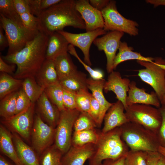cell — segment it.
I'll list each match as a JSON object with an SVG mask.
<instances>
[{
	"label": "cell",
	"instance_id": "obj_54",
	"mask_svg": "<svg viewBox=\"0 0 165 165\" xmlns=\"http://www.w3.org/2000/svg\"><path fill=\"white\" fill-rule=\"evenodd\" d=\"M158 152L160 154L165 156V148L160 146L158 149Z\"/></svg>",
	"mask_w": 165,
	"mask_h": 165
},
{
	"label": "cell",
	"instance_id": "obj_19",
	"mask_svg": "<svg viewBox=\"0 0 165 165\" xmlns=\"http://www.w3.org/2000/svg\"><path fill=\"white\" fill-rule=\"evenodd\" d=\"M37 102L41 118L47 124L56 128L59 120L60 111L50 101L44 92Z\"/></svg>",
	"mask_w": 165,
	"mask_h": 165
},
{
	"label": "cell",
	"instance_id": "obj_7",
	"mask_svg": "<svg viewBox=\"0 0 165 165\" xmlns=\"http://www.w3.org/2000/svg\"><path fill=\"white\" fill-rule=\"evenodd\" d=\"M101 12L104 21L103 29L106 31H116L134 36L138 34V24L121 15L117 10L116 1L110 0Z\"/></svg>",
	"mask_w": 165,
	"mask_h": 165
},
{
	"label": "cell",
	"instance_id": "obj_20",
	"mask_svg": "<svg viewBox=\"0 0 165 165\" xmlns=\"http://www.w3.org/2000/svg\"><path fill=\"white\" fill-rule=\"evenodd\" d=\"M105 81L104 79L95 80L91 78H88L87 80L88 88L91 91L93 96L100 106V114L97 126L98 127H101L105 114L114 104L108 101L104 95V86Z\"/></svg>",
	"mask_w": 165,
	"mask_h": 165
},
{
	"label": "cell",
	"instance_id": "obj_29",
	"mask_svg": "<svg viewBox=\"0 0 165 165\" xmlns=\"http://www.w3.org/2000/svg\"><path fill=\"white\" fill-rule=\"evenodd\" d=\"M100 131L95 129L74 131L72 145L81 146L88 144H95L98 140Z\"/></svg>",
	"mask_w": 165,
	"mask_h": 165
},
{
	"label": "cell",
	"instance_id": "obj_48",
	"mask_svg": "<svg viewBox=\"0 0 165 165\" xmlns=\"http://www.w3.org/2000/svg\"><path fill=\"white\" fill-rule=\"evenodd\" d=\"M109 0H90V5L96 9L101 11L109 2Z\"/></svg>",
	"mask_w": 165,
	"mask_h": 165
},
{
	"label": "cell",
	"instance_id": "obj_45",
	"mask_svg": "<svg viewBox=\"0 0 165 165\" xmlns=\"http://www.w3.org/2000/svg\"><path fill=\"white\" fill-rule=\"evenodd\" d=\"M12 2L14 6L20 15L26 12H30L27 0H12Z\"/></svg>",
	"mask_w": 165,
	"mask_h": 165
},
{
	"label": "cell",
	"instance_id": "obj_16",
	"mask_svg": "<svg viewBox=\"0 0 165 165\" xmlns=\"http://www.w3.org/2000/svg\"><path fill=\"white\" fill-rule=\"evenodd\" d=\"M128 93L126 98L127 106L138 104L149 105L157 108L161 107L160 101L155 91L150 94L146 93L144 89L138 87L135 81L130 82Z\"/></svg>",
	"mask_w": 165,
	"mask_h": 165
},
{
	"label": "cell",
	"instance_id": "obj_31",
	"mask_svg": "<svg viewBox=\"0 0 165 165\" xmlns=\"http://www.w3.org/2000/svg\"><path fill=\"white\" fill-rule=\"evenodd\" d=\"M17 91L7 95L0 102V116L4 119H10L15 115Z\"/></svg>",
	"mask_w": 165,
	"mask_h": 165
},
{
	"label": "cell",
	"instance_id": "obj_50",
	"mask_svg": "<svg viewBox=\"0 0 165 165\" xmlns=\"http://www.w3.org/2000/svg\"><path fill=\"white\" fill-rule=\"evenodd\" d=\"M3 29L0 25V50H3L5 48L9 46V43L3 31Z\"/></svg>",
	"mask_w": 165,
	"mask_h": 165
},
{
	"label": "cell",
	"instance_id": "obj_14",
	"mask_svg": "<svg viewBox=\"0 0 165 165\" xmlns=\"http://www.w3.org/2000/svg\"><path fill=\"white\" fill-rule=\"evenodd\" d=\"M75 7L84 21L86 32L104 28V21L101 12L92 6L89 0H76Z\"/></svg>",
	"mask_w": 165,
	"mask_h": 165
},
{
	"label": "cell",
	"instance_id": "obj_43",
	"mask_svg": "<svg viewBox=\"0 0 165 165\" xmlns=\"http://www.w3.org/2000/svg\"><path fill=\"white\" fill-rule=\"evenodd\" d=\"M88 113L95 122L97 127L100 114V106L92 94L91 97L90 109Z\"/></svg>",
	"mask_w": 165,
	"mask_h": 165
},
{
	"label": "cell",
	"instance_id": "obj_30",
	"mask_svg": "<svg viewBox=\"0 0 165 165\" xmlns=\"http://www.w3.org/2000/svg\"><path fill=\"white\" fill-rule=\"evenodd\" d=\"M22 88L33 103L37 101L45 90L44 88L38 83L35 77L24 79Z\"/></svg>",
	"mask_w": 165,
	"mask_h": 165
},
{
	"label": "cell",
	"instance_id": "obj_26",
	"mask_svg": "<svg viewBox=\"0 0 165 165\" xmlns=\"http://www.w3.org/2000/svg\"><path fill=\"white\" fill-rule=\"evenodd\" d=\"M87 79L86 74L77 70L60 80L59 82L64 89L77 92L81 90L88 89Z\"/></svg>",
	"mask_w": 165,
	"mask_h": 165
},
{
	"label": "cell",
	"instance_id": "obj_56",
	"mask_svg": "<svg viewBox=\"0 0 165 165\" xmlns=\"http://www.w3.org/2000/svg\"><path fill=\"white\" fill-rule=\"evenodd\" d=\"M15 165H16V164H15Z\"/></svg>",
	"mask_w": 165,
	"mask_h": 165
},
{
	"label": "cell",
	"instance_id": "obj_10",
	"mask_svg": "<svg viewBox=\"0 0 165 165\" xmlns=\"http://www.w3.org/2000/svg\"><path fill=\"white\" fill-rule=\"evenodd\" d=\"M55 128L45 123L39 114L34 118L31 135L33 146L41 155L54 141Z\"/></svg>",
	"mask_w": 165,
	"mask_h": 165
},
{
	"label": "cell",
	"instance_id": "obj_12",
	"mask_svg": "<svg viewBox=\"0 0 165 165\" xmlns=\"http://www.w3.org/2000/svg\"><path fill=\"white\" fill-rule=\"evenodd\" d=\"M124 33L110 31L102 37L96 38L93 43L100 51H103L107 59L106 70L110 73L113 71V64L116 53L119 49L120 39Z\"/></svg>",
	"mask_w": 165,
	"mask_h": 165
},
{
	"label": "cell",
	"instance_id": "obj_5",
	"mask_svg": "<svg viewBox=\"0 0 165 165\" xmlns=\"http://www.w3.org/2000/svg\"><path fill=\"white\" fill-rule=\"evenodd\" d=\"M125 111L129 122L141 125L157 135L162 122L160 108L137 104L127 106Z\"/></svg>",
	"mask_w": 165,
	"mask_h": 165
},
{
	"label": "cell",
	"instance_id": "obj_21",
	"mask_svg": "<svg viewBox=\"0 0 165 165\" xmlns=\"http://www.w3.org/2000/svg\"><path fill=\"white\" fill-rule=\"evenodd\" d=\"M48 36L46 59L54 61L59 56L68 53L69 44L63 35L55 31Z\"/></svg>",
	"mask_w": 165,
	"mask_h": 165
},
{
	"label": "cell",
	"instance_id": "obj_55",
	"mask_svg": "<svg viewBox=\"0 0 165 165\" xmlns=\"http://www.w3.org/2000/svg\"><path fill=\"white\" fill-rule=\"evenodd\" d=\"M161 107L165 108V94L163 96V98L160 101Z\"/></svg>",
	"mask_w": 165,
	"mask_h": 165
},
{
	"label": "cell",
	"instance_id": "obj_38",
	"mask_svg": "<svg viewBox=\"0 0 165 165\" xmlns=\"http://www.w3.org/2000/svg\"><path fill=\"white\" fill-rule=\"evenodd\" d=\"M97 127L96 124L86 112H81L76 119L74 124V131L95 129Z\"/></svg>",
	"mask_w": 165,
	"mask_h": 165
},
{
	"label": "cell",
	"instance_id": "obj_40",
	"mask_svg": "<svg viewBox=\"0 0 165 165\" xmlns=\"http://www.w3.org/2000/svg\"><path fill=\"white\" fill-rule=\"evenodd\" d=\"M33 103L22 88L17 91L15 115L28 109Z\"/></svg>",
	"mask_w": 165,
	"mask_h": 165
},
{
	"label": "cell",
	"instance_id": "obj_8",
	"mask_svg": "<svg viewBox=\"0 0 165 165\" xmlns=\"http://www.w3.org/2000/svg\"><path fill=\"white\" fill-rule=\"evenodd\" d=\"M80 113L77 109H65L60 112L59 122L55 128L54 144L63 155L72 146L74 124Z\"/></svg>",
	"mask_w": 165,
	"mask_h": 165
},
{
	"label": "cell",
	"instance_id": "obj_53",
	"mask_svg": "<svg viewBox=\"0 0 165 165\" xmlns=\"http://www.w3.org/2000/svg\"><path fill=\"white\" fill-rule=\"evenodd\" d=\"M156 165H165V156L161 154Z\"/></svg>",
	"mask_w": 165,
	"mask_h": 165
},
{
	"label": "cell",
	"instance_id": "obj_32",
	"mask_svg": "<svg viewBox=\"0 0 165 165\" xmlns=\"http://www.w3.org/2000/svg\"><path fill=\"white\" fill-rule=\"evenodd\" d=\"M63 154L54 144L46 148L39 157L40 165H62Z\"/></svg>",
	"mask_w": 165,
	"mask_h": 165
},
{
	"label": "cell",
	"instance_id": "obj_35",
	"mask_svg": "<svg viewBox=\"0 0 165 165\" xmlns=\"http://www.w3.org/2000/svg\"><path fill=\"white\" fill-rule=\"evenodd\" d=\"M61 0H27L30 12L37 16L41 13L60 2Z\"/></svg>",
	"mask_w": 165,
	"mask_h": 165
},
{
	"label": "cell",
	"instance_id": "obj_2",
	"mask_svg": "<svg viewBox=\"0 0 165 165\" xmlns=\"http://www.w3.org/2000/svg\"><path fill=\"white\" fill-rule=\"evenodd\" d=\"M76 0H61L41 13L37 16L38 29L48 35L67 26L85 29L86 25L76 9Z\"/></svg>",
	"mask_w": 165,
	"mask_h": 165
},
{
	"label": "cell",
	"instance_id": "obj_27",
	"mask_svg": "<svg viewBox=\"0 0 165 165\" xmlns=\"http://www.w3.org/2000/svg\"><path fill=\"white\" fill-rule=\"evenodd\" d=\"M53 61L59 81L78 70L68 53L59 56Z\"/></svg>",
	"mask_w": 165,
	"mask_h": 165
},
{
	"label": "cell",
	"instance_id": "obj_4",
	"mask_svg": "<svg viewBox=\"0 0 165 165\" xmlns=\"http://www.w3.org/2000/svg\"><path fill=\"white\" fill-rule=\"evenodd\" d=\"M120 128L122 138L130 150L158 152L160 145L157 135L151 130L130 122Z\"/></svg>",
	"mask_w": 165,
	"mask_h": 165
},
{
	"label": "cell",
	"instance_id": "obj_3",
	"mask_svg": "<svg viewBox=\"0 0 165 165\" xmlns=\"http://www.w3.org/2000/svg\"><path fill=\"white\" fill-rule=\"evenodd\" d=\"M129 150L122 138L120 127L106 133L100 131L94 154L88 160L89 165H102L105 160L125 156Z\"/></svg>",
	"mask_w": 165,
	"mask_h": 165
},
{
	"label": "cell",
	"instance_id": "obj_23",
	"mask_svg": "<svg viewBox=\"0 0 165 165\" xmlns=\"http://www.w3.org/2000/svg\"><path fill=\"white\" fill-rule=\"evenodd\" d=\"M35 78L38 83L45 89L59 82L54 61L46 59Z\"/></svg>",
	"mask_w": 165,
	"mask_h": 165
},
{
	"label": "cell",
	"instance_id": "obj_22",
	"mask_svg": "<svg viewBox=\"0 0 165 165\" xmlns=\"http://www.w3.org/2000/svg\"><path fill=\"white\" fill-rule=\"evenodd\" d=\"M13 140L20 165H40L39 157L33 149L15 133Z\"/></svg>",
	"mask_w": 165,
	"mask_h": 165
},
{
	"label": "cell",
	"instance_id": "obj_13",
	"mask_svg": "<svg viewBox=\"0 0 165 165\" xmlns=\"http://www.w3.org/2000/svg\"><path fill=\"white\" fill-rule=\"evenodd\" d=\"M35 106V103H33L27 110L10 119H4L3 122L23 138L28 140L34 123Z\"/></svg>",
	"mask_w": 165,
	"mask_h": 165
},
{
	"label": "cell",
	"instance_id": "obj_36",
	"mask_svg": "<svg viewBox=\"0 0 165 165\" xmlns=\"http://www.w3.org/2000/svg\"><path fill=\"white\" fill-rule=\"evenodd\" d=\"M148 152L130 150L125 157V165H146Z\"/></svg>",
	"mask_w": 165,
	"mask_h": 165
},
{
	"label": "cell",
	"instance_id": "obj_6",
	"mask_svg": "<svg viewBox=\"0 0 165 165\" xmlns=\"http://www.w3.org/2000/svg\"><path fill=\"white\" fill-rule=\"evenodd\" d=\"M0 25L4 30L9 46L7 55L16 53L36 36L39 31H32L20 26L0 14Z\"/></svg>",
	"mask_w": 165,
	"mask_h": 165
},
{
	"label": "cell",
	"instance_id": "obj_39",
	"mask_svg": "<svg viewBox=\"0 0 165 165\" xmlns=\"http://www.w3.org/2000/svg\"><path fill=\"white\" fill-rule=\"evenodd\" d=\"M68 52L77 59L89 73L92 79L95 80H100L104 79V74L103 72L99 69H93L90 66L83 61L78 56L74 46L71 44L69 45Z\"/></svg>",
	"mask_w": 165,
	"mask_h": 165
},
{
	"label": "cell",
	"instance_id": "obj_51",
	"mask_svg": "<svg viewBox=\"0 0 165 165\" xmlns=\"http://www.w3.org/2000/svg\"><path fill=\"white\" fill-rule=\"evenodd\" d=\"M146 2L153 5L154 7H156L159 6H165V0H147Z\"/></svg>",
	"mask_w": 165,
	"mask_h": 165
},
{
	"label": "cell",
	"instance_id": "obj_11",
	"mask_svg": "<svg viewBox=\"0 0 165 165\" xmlns=\"http://www.w3.org/2000/svg\"><path fill=\"white\" fill-rule=\"evenodd\" d=\"M57 31L63 35L69 44L76 46L81 50L84 55V62L90 66L92 65L90 55L91 44L98 36L107 33L103 28L79 34L72 33L64 30Z\"/></svg>",
	"mask_w": 165,
	"mask_h": 165
},
{
	"label": "cell",
	"instance_id": "obj_52",
	"mask_svg": "<svg viewBox=\"0 0 165 165\" xmlns=\"http://www.w3.org/2000/svg\"><path fill=\"white\" fill-rule=\"evenodd\" d=\"M0 165H12L3 156L0 155Z\"/></svg>",
	"mask_w": 165,
	"mask_h": 165
},
{
	"label": "cell",
	"instance_id": "obj_28",
	"mask_svg": "<svg viewBox=\"0 0 165 165\" xmlns=\"http://www.w3.org/2000/svg\"><path fill=\"white\" fill-rule=\"evenodd\" d=\"M23 79H16L8 74L0 72V100L22 87Z\"/></svg>",
	"mask_w": 165,
	"mask_h": 165
},
{
	"label": "cell",
	"instance_id": "obj_18",
	"mask_svg": "<svg viewBox=\"0 0 165 165\" xmlns=\"http://www.w3.org/2000/svg\"><path fill=\"white\" fill-rule=\"evenodd\" d=\"M95 144H88L81 146L72 145L62 156V165H83L94 154Z\"/></svg>",
	"mask_w": 165,
	"mask_h": 165
},
{
	"label": "cell",
	"instance_id": "obj_1",
	"mask_svg": "<svg viewBox=\"0 0 165 165\" xmlns=\"http://www.w3.org/2000/svg\"><path fill=\"white\" fill-rule=\"evenodd\" d=\"M49 36L39 31L23 49L14 54L1 56L6 62L15 64L17 69L13 76L24 79L35 77L46 59Z\"/></svg>",
	"mask_w": 165,
	"mask_h": 165
},
{
	"label": "cell",
	"instance_id": "obj_17",
	"mask_svg": "<svg viewBox=\"0 0 165 165\" xmlns=\"http://www.w3.org/2000/svg\"><path fill=\"white\" fill-rule=\"evenodd\" d=\"M124 111V106L121 101L117 100L114 103L105 116L104 125L101 131L106 133L129 122Z\"/></svg>",
	"mask_w": 165,
	"mask_h": 165
},
{
	"label": "cell",
	"instance_id": "obj_33",
	"mask_svg": "<svg viewBox=\"0 0 165 165\" xmlns=\"http://www.w3.org/2000/svg\"><path fill=\"white\" fill-rule=\"evenodd\" d=\"M44 92L50 101L60 111L65 109L63 101V88L59 82L48 86Z\"/></svg>",
	"mask_w": 165,
	"mask_h": 165
},
{
	"label": "cell",
	"instance_id": "obj_47",
	"mask_svg": "<svg viewBox=\"0 0 165 165\" xmlns=\"http://www.w3.org/2000/svg\"><path fill=\"white\" fill-rule=\"evenodd\" d=\"M160 155L158 152H148L146 165H156Z\"/></svg>",
	"mask_w": 165,
	"mask_h": 165
},
{
	"label": "cell",
	"instance_id": "obj_24",
	"mask_svg": "<svg viewBox=\"0 0 165 165\" xmlns=\"http://www.w3.org/2000/svg\"><path fill=\"white\" fill-rule=\"evenodd\" d=\"M118 50L119 52L116 55L113 62V70L116 69L119 64L127 61L136 60L152 62L154 60V58L145 57L140 53L133 51V48L128 46L127 43L124 42H120Z\"/></svg>",
	"mask_w": 165,
	"mask_h": 165
},
{
	"label": "cell",
	"instance_id": "obj_44",
	"mask_svg": "<svg viewBox=\"0 0 165 165\" xmlns=\"http://www.w3.org/2000/svg\"><path fill=\"white\" fill-rule=\"evenodd\" d=\"M162 116V123L157 134L160 146L165 148V108H160Z\"/></svg>",
	"mask_w": 165,
	"mask_h": 165
},
{
	"label": "cell",
	"instance_id": "obj_15",
	"mask_svg": "<svg viewBox=\"0 0 165 165\" xmlns=\"http://www.w3.org/2000/svg\"><path fill=\"white\" fill-rule=\"evenodd\" d=\"M109 74L107 81L104 84L103 90L105 93L113 92L118 100L123 104L125 110L127 107L126 104L127 93L129 90L131 82L128 78H122L119 72L113 71Z\"/></svg>",
	"mask_w": 165,
	"mask_h": 165
},
{
	"label": "cell",
	"instance_id": "obj_49",
	"mask_svg": "<svg viewBox=\"0 0 165 165\" xmlns=\"http://www.w3.org/2000/svg\"><path fill=\"white\" fill-rule=\"evenodd\" d=\"M125 156L116 159H108L104 160L102 165H125Z\"/></svg>",
	"mask_w": 165,
	"mask_h": 165
},
{
	"label": "cell",
	"instance_id": "obj_37",
	"mask_svg": "<svg viewBox=\"0 0 165 165\" xmlns=\"http://www.w3.org/2000/svg\"><path fill=\"white\" fill-rule=\"evenodd\" d=\"M92 94L88 89L81 90L76 92L75 101L77 109L81 112L88 113L90 109Z\"/></svg>",
	"mask_w": 165,
	"mask_h": 165
},
{
	"label": "cell",
	"instance_id": "obj_42",
	"mask_svg": "<svg viewBox=\"0 0 165 165\" xmlns=\"http://www.w3.org/2000/svg\"><path fill=\"white\" fill-rule=\"evenodd\" d=\"M76 92L63 88V104L67 110L77 109L75 101Z\"/></svg>",
	"mask_w": 165,
	"mask_h": 165
},
{
	"label": "cell",
	"instance_id": "obj_46",
	"mask_svg": "<svg viewBox=\"0 0 165 165\" xmlns=\"http://www.w3.org/2000/svg\"><path fill=\"white\" fill-rule=\"evenodd\" d=\"M16 65L14 64H9L4 61L2 57H0V72L5 73L10 75H13L14 74V72L16 70Z\"/></svg>",
	"mask_w": 165,
	"mask_h": 165
},
{
	"label": "cell",
	"instance_id": "obj_9",
	"mask_svg": "<svg viewBox=\"0 0 165 165\" xmlns=\"http://www.w3.org/2000/svg\"><path fill=\"white\" fill-rule=\"evenodd\" d=\"M137 62L145 68L138 71V75L153 88L160 101L165 94V70L159 65V57L154 58L152 62L140 61Z\"/></svg>",
	"mask_w": 165,
	"mask_h": 165
},
{
	"label": "cell",
	"instance_id": "obj_25",
	"mask_svg": "<svg viewBox=\"0 0 165 165\" xmlns=\"http://www.w3.org/2000/svg\"><path fill=\"white\" fill-rule=\"evenodd\" d=\"M13 140V135L3 125L0 126V148L2 152L16 165H20Z\"/></svg>",
	"mask_w": 165,
	"mask_h": 165
},
{
	"label": "cell",
	"instance_id": "obj_34",
	"mask_svg": "<svg viewBox=\"0 0 165 165\" xmlns=\"http://www.w3.org/2000/svg\"><path fill=\"white\" fill-rule=\"evenodd\" d=\"M0 14L16 24L24 27L12 0H0Z\"/></svg>",
	"mask_w": 165,
	"mask_h": 165
},
{
	"label": "cell",
	"instance_id": "obj_41",
	"mask_svg": "<svg viewBox=\"0 0 165 165\" xmlns=\"http://www.w3.org/2000/svg\"><path fill=\"white\" fill-rule=\"evenodd\" d=\"M21 20L24 26L32 31H39L38 17L30 12H26L20 15Z\"/></svg>",
	"mask_w": 165,
	"mask_h": 165
}]
</instances>
